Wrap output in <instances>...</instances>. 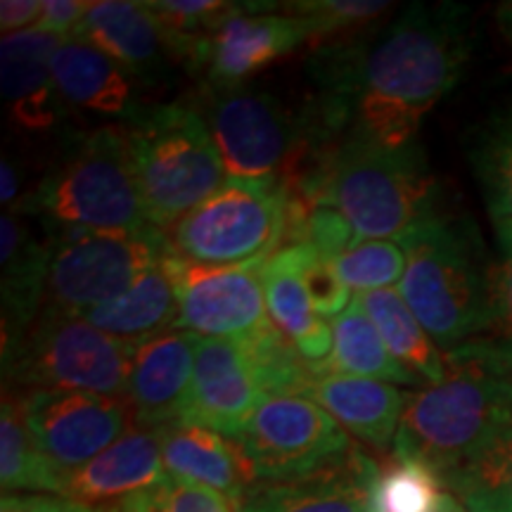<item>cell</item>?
Wrapping results in <instances>:
<instances>
[{
	"mask_svg": "<svg viewBox=\"0 0 512 512\" xmlns=\"http://www.w3.org/2000/svg\"><path fill=\"white\" fill-rule=\"evenodd\" d=\"M12 394L36 444L64 475L91 463L136 427V413L124 396L69 389H34Z\"/></svg>",
	"mask_w": 512,
	"mask_h": 512,
	"instance_id": "obj_12",
	"label": "cell"
},
{
	"mask_svg": "<svg viewBox=\"0 0 512 512\" xmlns=\"http://www.w3.org/2000/svg\"><path fill=\"white\" fill-rule=\"evenodd\" d=\"M48 228L50 266L43 306L72 316H86L119 297L140 275L174 254L159 228L117 233L53 221Z\"/></svg>",
	"mask_w": 512,
	"mask_h": 512,
	"instance_id": "obj_10",
	"label": "cell"
},
{
	"mask_svg": "<svg viewBox=\"0 0 512 512\" xmlns=\"http://www.w3.org/2000/svg\"><path fill=\"white\" fill-rule=\"evenodd\" d=\"M166 477L162 434L150 427H133L91 463L64 475L62 496L93 508H117L124 498L138 494Z\"/></svg>",
	"mask_w": 512,
	"mask_h": 512,
	"instance_id": "obj_21",
	"label": "cell"
},
{
	"mask_svg": "<svg viewBox=\"0 0 512 512\" xmlns=\"http://www.w3.org/2000/svg\"><path fill=\"white\" fill-rule=\"evenodd\" d=\"M249 368L266 396H302L318 375L316 363L299 354V349L271 323L259 335L240 344Z\"/></svg>",
	"mask_w": 512,
	"mask_h": 512,
	"instance_id": "obj_32",
	"label": "cell"
},
{
	"mask_svg": "<svg viewBox=\"0 0 512 512\" xmlns=\"http://www.w3.org/2000/svg\"><path fill=\"white\" fill-rule=\"evenodd\" d=\"M311 207L337 209L358 240L401 242L437 209L439 185L418 143L389 147L347 131L290 181Z\"/></svg>",
	"mask_w": 512,
	"mask_h": 512,
	"instance_id": "obj_3",
	"label": "cell"
},
{
	"mask_svg": "<svg viewBox=\"0 0 512 512\" xmlns=\"http://www.w3.org/2000/svg\"><path fill=\"white\" fill-rule=\"evenodd\" d=\"M159 434L166 475L216 491L238 508L254 475L233 439L190 422L159 427Z\"/></svg>",
	"mask_w": 512,
	"mask_h": 512,
	"instance_id": "obj_23",
	"label": "cell"
},
{
	"mask_svg": "<svg viewBox=\"0 0 512 512\" xmlns=\"http://www.w3.org/2000/svg\"><path fill=\"white\" fill-rule=\"evenodd\" d=\"M228 176L292 181L318 147L335 136L325 128L316 102L294 112L273 93L240 86H204L202 107Z\"/></svg>",
	"mask_w": 512,
	"mask_h": 512,
	"instance_id": "obj_7",
	"label": "cell"
},
{
	"mask_svg": "<svg viewBox=\"0 0 512 512\" xmlns=\"http://www.w3.org/2000/svg\"><path fill=\"white\" fill-rule=\"evenodd\" d=\"M124 133L145 214L162 233L228 181L219 147L195 107L140 105Z\"/></svg>",
	"mask_w": 512,
	"mask_h": 512,
	"instance_id": "obj_5",
	"label": "cell"
},
{
	"mask_svg": "<svg viewBox=\"0 0 512 512\" xmlns=\"http://www.w3.org/2000/svg\"><path fill=\"white\" fill-rule=\"evenodd\" d=\"M316 254L309 245L278 249L261 266V285L266 294V309L271 323L290 339L299 354L311 363H323L330 356L332 332L313 309L309 290L304 285V266Z\"/></svg>",
	"mask_w": 512,
	"mask_h": 512,
	"instance_id": "obj_25",
	"label": "cell"
},
{
	"mask_svg": "<svg viewBox=\"0 0 512 512\" xmlns=\"http://www.w3.org/2000/svg\"><path fill=\"white\" fill-rule=\"evenodd\" d=\"M15 209L60 226L117 233L155 228L145 214L126 133L119 126L76 136L55 169Z\"/></svg>",
	"mask_w": 512,
	"mask_h": 512,
	"instance_id": "obj_6",
	"label": "cell"
},
{
	"mask_svg": "<svg viewBox=\"0 0 512 512\" xmlns=\"http://www.w3.org/2000/svg\"><path fill=\"white\" fill-rule=\"evenodd\" d=\"M178 297L176 330L242 344L271 325L261 266H200L166 259Z\"/></svg>",
	"mask_w": 512,
	"mask_h": 512,
	"instance_id": "obj_13",
	"label": "cell"
},
{
	"mask_svg": "<svg viewBox=\"0 0 512 512\" xmlns=\"http://www.w3.org/2000/svg\"><path fill=\"white\" fill-rule=\"evenodd\" d=\"M496 19H498V29H501V34L508 38V43L512 46V0L510 3L498 5Z\"/></svg>",
	"mask_w": 512,
	"mask_h": 512,
	"instance_id": "obj_44",
	"label": "cell"
},
{
	"mask_svg": "<svg viewBox=\"0 0 512 512\" xmlns=\"http://www.w3.org/2000/svg\"><path fill=\"white\" fill-rule=\"evenodd\" d=\"M380 467L363 448L351 446L342 456L309 475L287 482H256L238 512H373Z\"/></svg>",
	"mask_w": 512,
	"mask_h": 512,
	"instance_id": "obj_15",
	"label": "cell"
},
{
	"mask_svg": "<svg viewBox=\"0 0 512 512\" xmlns=\"http://www.w3.org/2000/svg\"><path fill=\"white\" fill-rule=\"evenodd\" d=\"M57 512H117L114 508H93V505H83V503H76V501H69V498H64L62 508Z\"/></svg>",
	"mask_w": 512,
	"mask_h": 512,
	"instance_id": "obj_45",
	"label": "cell"
},
{
	"mask_svg": "<svg viewBox=\"0 0 512 512\" xmlns=\"http://www.w3.org/2000/svg\"><path fill=\"white\" fill-rule=\"evenodd\" d=\"M358 242L356 230L351 223L330 207H313L306 228V242L323 264H335Z\"/></svg>",
	"mask_w": 512,
	"mask_h": 512,
	"instance_id": "obj_37",
	"label": "cell"
},
{
	"mask_svg": "<svg viewBox=\"0 0 512 512\" xmlns=\"http://www.w3.org/2000/svg\"><path fill=\"white\" fill-rule=\"evenodd\" d=\"M470 164L491 223H512V98L479 126L470 145Z\"/></svg>",
	"mask_w": 512,
	"mask_h": 512,
	"instance_id": "obj_30",
	"label": "cell"
},
{
	"mask_svg": "<svg viewBox=\"0 0 512 512\" xmlns=\"http://www.w3.org/2000/svg\"><path fill=\"white\" fill-rule=\"evenodd\" d=\"M399 292L441 351L494 335L496 268L472 219L434 211L401 240Z\"/></svg>",
	"mask_w": 512,
	"mask_h": 512,
	"instance_id": "obj_4",
	"label": "cell"
},
{
	"mask_svg": "<svg viewBox=\"0 0 512 512\" xmlns=\"http://www.w3.org/2000/svg\"><path fill=\"white\" fill-rule=\"evenodd\" d=\"M0 484L3 494L53 496L64 486V472L36 444L12 392L3 394L0 411Z\"/></svg>",
	"mask_w": 512,
	"mask_h": 512,
	"instance_id": "obj_29",
	"label": "cell"
},
{
	"mask_svg": "<svg viewBox=\"0 0 512 512\" xmlns=\"http://www.w3.org/2000/svg\"><path fill=\"white\" fill-rule=\"evenodd\" d=\"M446 486L427 465L392 456L380 467L373 512H439Z\"/></svg>",
	"mask_w": 512,
	"mask_h": 512,
	"instance_id": "obj_33",
	"label": "cell"
},
{
	"mask_svg": "<svg viewBox=\"0 0 512 512\" xmlns=\"http://www.w3.org/2000/svg\"><path fill=\"white\" fill-rule=\"evenodd\" d=\"M264 396L240 344L197 337L190 406L181 422L235 441Z\"/></svg>",
	"mask_w": 512,
	"mask_h": 512,
	"instance_id": "obj_16",
	"label": "cell"
},
{
	"mask_svg": "<svg viewBox=\"0 0 512 512\" xmlns=\"http://www.w3.org/2000/svg\"><path fill=\"white\" fill-rule=\"evenodd\" d=\"M88 5L91 3H83V0H46L34 29L69 38L88 12Z\"/></svg>",
	"mask_w": 512,
	"mask_h": 512,
	"instance_id": "obj_40",
	"label": "cell"
},
{
	"mask_svg": "<svg viewBox=\"0 0 512 512\" xmlns=\"http://www.w3.org/2000/svg\"><path fill=\"white\" fill-rule=\"evenodd\" d=\"M53 76L62 102L74 110L128 121L143 105L136 100V76L79 38H64L55 50Z\"/></svg>",
	"mask_w": 512,
	"mask_h": 512,
	"instance_id": "obj_24",
	"label": "cell"
},
{
	"mask_svg": "<svg viewBox=\"0 0 512 512\" xmlns=\"http://www.w3.org/2000/svg\"><path fill=\"white\" fill-rule=\"evenodd\" d=\"M332 349L323 363H316L318 373H339L368 377L389 384H403V387H418L425 384L415 377L406 366H401L396 358L384 347L380 332L363 313L358 299L330 320Z\"/></svg>",
	"mask_w": 512,
	"mask_h": 512,
	"instance_id": "obj_27",
	"label": "cell"
},
{
	"mask_svg": "<svg viewBox=\"0 0 512 512\" xmlns=\"http://www.w3.org/2000/svg\"><path fill=\"white\" fill-rule=\"evenodd\" d=\"M256 482H287L349 451V434L304 396H264L235 439Z\"/></svg>",
	"mask_w": 512,
	"mask_h": 512,
	"instance_id": "obj_11",
	"label": "cell"
},
{
	"mask_svg": "<svg viewBox=\"0 0 512 512\" xmlns=\"http://www.w3.org/2000/svg\"><path fill=\"white\" fill-rule=\"evenodd\" d=\"M304 285L309 290L313 309L323 320L337 318L351 304L349 290L337 278L335 268H332V264H323L316 254L304 266Z\"/></svg>",
	"mask_w": 512,
	"mask_h": 512,
	"instance_id": "obj_39",
	"label": "cell"
},
{
	"mask_svg": "<svg viewBox=\"0 0 512 512\" xmlns=\"http://www.w3.org/2000/svg\"><path fill=\"white\" fill-rule=\"evenodd\" d=\"M283 8L290 15L304 19L311 43L323 46L368 29L382 15H387L392 5L384 0H299V3H285Z\"/></svg>",
	"mask_w": 512,
	"mask_h": 512,
	"instance_id": "obj_34",
	"label": "cell"
},
{
	"mask_svg": "<svg viewBox=\"0 0 512 512\" xmlns=\"http://www.w3.org/2000/svg\"><path fill=\"white\" fill-rule=\"evenodd\" d=\"M43 3L38 0H3L0 5V29L3 36L19 34V31H29L38 24Z\"/></svg>",
	"mask_w": 512,
	"mask_h": 512,
	"instance_id": "obj_41",
	"label": "cell"
},
{
	"mask_svg": "<svg viewBox=\"0 0 512 512\" xmlns=\"http://www.w3.org/2000/svg\"><path fill=\"white\" fill-rule=\"evenodd\" d=\"M62 36L29 29L0 41V91L12 128L48 133L62 117V98L53 76L55 50Z\"/></svg>",
	"mask_w": 512,
	"mask_h": 512,
	"instance_id": "obj_18",
	"label": "cell"
},
{
	"mask_svg": "<svg viewBox=\"0 0 512 512\" xmlns=\"http://www.w3.org/2000/svg\"><path fill=\"white\" fill-rule=\"evenodd\" d=\"M358 304L375 330L380 332L384 347L401 366H406L425 384H437L446 375V358L437 342L422 328L418 316L406 304L399 290H375L356 294Z\"/></svg>",
	"mask_w": 512,
	"mask_h": 512,
	"instance_id": "obj_28",
	"label": "cell"
},
{
	"mask_svg": "<svg viewBox=\"0 0 512 512\" xmlns=\"http://www.w3.org/2000/svg\"><path fill=\"white\" fill-rule=\"evenodd\" d=\"M316 48V107L332 136L354 131L406 147L470 60V12L453 3H413L370 41L342 38Z\"/></svg>",
	"mask_w": 512,
	"mask_h": 512,
	"instance_id": "obj_1",
	"label": "cell"
},
{
	"mask_svg": "<svg viewBox=\"0 0 512 512\" xmlns=\"http://www.w3.org/2000/svg\"><path fill=\"white\" fill-rule=\"evenodd\" d=\"M166 259L140 275L119 297L88 311L83 318L107 335L138 344L176 330L178 297Z\"/></svg>",
	"mask_w": 512,
	"mask_h": 512,
	"instance_id": "obj_26",
	"label": "cell"
},
{
	"mask_svg": "<svg viewBox=\"0 0 512 512\" xmlns=\"http://www.w3.org/2000/svg\"><path fill=\"white\" fill-rule=\"evenodd\" d=\"M297 188L287 178H233L166 230L176 256L200 266H264L285 245Z\"/></svg>",
	"mask_w": 512,
	"mask_h": 512,
	"instance_id": "obj_8",
	"label": "cell"
},
{
	"mask_svg": "<svg viewBox=\"0 0 512 512\" xmlns=\"http://www.w3.org/2000/svg\"><path fill=\"white\" fill-rule=\"evenodd\" d=\"M195 347L197 335L185 330L162 332L140 344L126 392L138 427L157 430L185 418L195 373Z\"/></svg>",
	"mask_w": 512,
	"mask_h": 512,
	"instance_id": "obj_19",
	"label": "cell"
},
{
	"mask_svg": "<svg viewBox=\"0 0 512 512\" xmlns=\"http://www.w3.org/2000/svg\"><path fill=\"white\" fill-rule=\"evenodd\" d=\"M264 8L261 3H230L219 24L202 38L190 72L202 74L207 86H240L311 43L304 19Z\"/></svg>",
	"mask_w": 512,
	"mask_h": 512,
	"instance_id": "obj_14",
	"label": "cell"
},
{
	"mask_svg": "<svg viewBox=\"0 0 512 512\" xmlns=\"http://www.w3.org/2000/svg\"><path fill=\"white\" fill-rule=\"evenodd\" d=\"M117 512H238L226 496L204 486L166 475L162 482L147 486L121 501Z\"/></svg>",
	"mask_w": 512,
	"mask_h": 512,
	"instance_id": "obj_36",
	"label": "cell"
},
{
	"mask_svg": "<svg viewBox=\"0 0 512 512\" xmlns=\"http://www.w3.org/2000/svg\"><path fill=\"white\" fill-rule=\"evenodd\" d=\"M69 38H79L110 55L140 83H159L178 64L162 24L145 3H91Z\"/></svg>",
	"mask_w": 512,
	"mask_h": 512,
	"instance_id": "obj_20",
	"label": "cell"
},
{
	"mask_svg": "<svg viewBox=\"0 0 512 512\" xmlns=\"http://www.w3.org/2000/svg\"><path fill=\"white\" fill-rule=\"evenodd\" d=\"M302 396L328 411L344 432L377 451H387L399 432L408 394L396 384L368 377L318 373Z\"/></svg>",
	"mask_w": 512,
	"mask_h": 512,
	"instance_id": "obj_22",
	"label": "cell"
},
{
	"mask_svg": "<svg viewBox=\"0 0 512 512\" xmlns=\"http://www.w3.org/2000/svg\"><path fill=\"white\" fill-rule=\"evenodd\" d=\"M332 268L349 292L389 290L406 273V252L394 240H358Z\"/></svg>",
	"mask_w": 512,
	"mask_h": 512,
	"instance_id": "obj_35",
	"label": "cell"
},
{
	"mask_svg": "<svg viewBox=\"0 0 512 512\" xmlns=\"http://www.w3.org/2000/svg\"><path fill=\"white\" fill-rule=\"evenodd\" d=\"M439 512H470V510H467L465 505L460 503L456 496H453V494H448V491H446V496H444V503H441Z\"/></svg>",
	"mask_w": 512,
	"mask_h": 512,
	"instance_id": "obj_46",
	"label": "cell"
},
{
	"mask_svg": "<svg viewBox=\"0 0 512 512\" xmlns=\"http://www.w3.org/2000/svg\"><path fill=\"white\" fill-rule=\"evenodd\" d=\"M50 228L41 216L10 209L0 216V290L3 349L31 328L46 302Z\"/></svg>",
	"mask_w": 512,
	"mask_h": 512,
	"instance_id": "obj_17",
	"label": "cell"
},
{
	"mask_svg": "<svg viewBox=\"0 0 512 512\" xmlns=\"http://www.w3.org/2000/svg\"><path fill=\"white\" fill-rule=\"evenodd\" d=\"M498 242L496 264V342L505 344L512 351V223L494 221Z\"/></svg>",
	"mask_w": 512,
	"mask_h": 512,
	"instance_id": "obj_38",
	"label": "cell"
},
{
	"mask_svg": "<svg viewBox=\"0 0 512 512\" xmlns=\"http://www.w3.org/2000/svg\"><path fill=\"white\" fill-rule=\"evenodd\" d=\"M140 344L95 328L83 316L43 306L31 328L3 349V375L15 389H69L124 396Z\"/></svg>",
	"mask_w": 512,
	"mask_h": 512,
	"instance_id": "obj_9",
	"label": "cell"
},
{
	"mask_svg": "<svg viewBox=\"0 0 512 512\" xmlns=\"http://www.w3.org/2000/svg\"><path fill=\"white\" fill-rule=\"evenodd\" d=\"M444 486L470 512H512V427Z\"/></svg>",
	"mask_w": 512,
	"mask_h": 512,
	"instance_id": "obj_31",
	"label": "cell"
},
{
	"mask_svg": "<svg viewBox=\"0 0 512 512\" xmlns=\"http://www.w3.org/2000/svg\"><path fill=\"white\" fill-rule=\"evenodd\" d=\"M64 496L53 494H3L0 512H57Z\"/></svg>",
	"mask_w": 512,
	"mask_h": 512,
	"instance_id": "obj_42",
	"label": "cell"
},
{
	"mask_svg": "<svg viewBox=\"0 0 512 512\" xmlns=\"http://www.w3.org/2000/svg\"><path fill=\"white\" fill-rule=\"evenodd\" d=\"M512 427V351L494 337L446 354V375L406 396L394 456L427 465L441 482Z\"/></svg>",
	"mask_w": 512,
	"mask_h": 512,
	"instance_id": "obj_2",
	"label": "cell"
},
{
	"mask_svg": "<svg viewBox=\"0 0 512 512\" xmlns=\"http://www.w3.org/2000/svg\"><path fill=\"white\" fill-rule=\"evenodd\" d=\"M19 171L17 166L10 162V159H3V164H0V202H3V207H10L15 209L19 202Z\"/></svg>",
	"mask_w": 512,
	"mask_h": 512,
	"instance_id": "obj_43",
	"label": "cell"
}]
</instances>
